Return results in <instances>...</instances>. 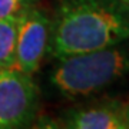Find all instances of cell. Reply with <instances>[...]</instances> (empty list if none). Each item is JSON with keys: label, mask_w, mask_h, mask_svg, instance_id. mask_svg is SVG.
I'll use <instances>...</instances> for the list:
<instances>
[{"label": "cell", "mask_w": 129, "mask_h": 129, "mask_svg": "<svg viewBox=\"0 0 129 129\" xmlns=\"http://www.w3.org/2000/svg\"><path fill=\"white\" fill-rule=\"evenodd\" d=\"M37 0H0V19H19Z\"/></svg>", "instance_id": "7"}, {"label": "cell", "mask_w": 129, "mask_h": 129, "mask_svg": "<svg viewBox=\"0 0 129 129\" xmlns=\"http://www.w3.org/2000/svg\"><path fill=\"white\" fill-rule=\"evenodd\" d=\"M122 115H123L125 122H126V123H128V126H129V102L122 103Z\"/></svg>", "instance_id": "8"}, {"label": "cell", "mask_w": 129, "mask_h": 129, "mask_svg": "<svg viewBox=\"0 0 129 129\" xmlns=\"http://www.w3.org/2000/svg\"><path fill=\"white\" fill-rule=\"evenodd\" d=\"M129 72V49L120 43L57 59L50 83L64 98H86L101 92Z\"/></svg>", "instance_id": "2"}, {"label": "cell", "mask_w": 129, "mask_h": 129, "mask_svg": "<svg viewBox=\"0 0 129 129\" xmlns=\"http://www.w3.org/2000/svg\"><path fill=\"white\" fill-rule=\"evenodd\" d=\"M59 126L70 129H129L119 102L88 103L70 108L63 112Z\"/></svg>", "instance_id": "5"}, {"label": "cell", "mask_w": 129, "mask_h": 129, "mask_svg": "<svg viewBox=\"0 0 129 129\" xmlns=\"http://www.w3.org/2000/svg\"><path fill=\"white\" fill-rule=\"evenodd\" d=\"M39 92L32 75L0 69V129L27 128L36 118Z\"/></svg>", "instance_id": "3"}, {"label": "cell", "mask_w": 129, "mask_h": 129, "mask_svg": "<svg viewBox=\"0 0 129 129\" xmlns=\"http://www.w3.org/2000/svg\"><path fill=\"white\" fill-rule=\"evenodd\" d=\"M122 2H125V3H128L129 5V0H122Z\"/></svg>", "instance_id": "9"}, {"label": "cell", "mask_w": 129, "mask_h": 129, "mask_svg": "<svg viewBox=\"0 0 129 129\" xmlns=\"http://www.w3.org/2000/svg\"><path fill=\"white\" fill-rule=\"evenodd\" d=\"M19 19H0V69L14 68Z\"/></svg>", "instance_id": "6"}, {"label": "cell", "mask_w": 129, "mask_h": 129, "mask_svg": "<svg viewBox=\"0 0 129 129\" xmlns=\"http://www.w3.org/2000/svg\"><path fill=\"white\" fill-rule=\"evenodd\" d=\"M129 39V5L122 0H57L47 53L60 59Z\"/></svg>", "instance_id": "1"}, {"label": "cell", "mask_w": 129, "mask_h": 129, "mask_svg": "<svg viewBox=\"0 0 129 129\" xmlns=\"http://www.w3.org/2000/svg\"><path fill=\"white\" fill-rule=\"evenodd\" d=\"M49 32L50 19L36 7V5L29 7L19 17L14 63L16 69L29 75L37 72L47 50Z\"/></svg>", "instance_id": "4"}]
</instances>
